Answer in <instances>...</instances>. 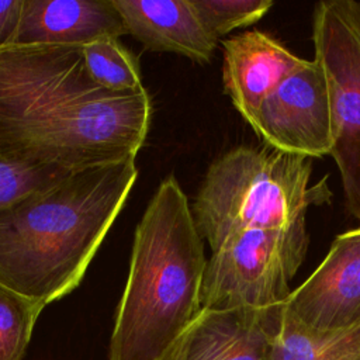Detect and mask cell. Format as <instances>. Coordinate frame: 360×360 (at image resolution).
<instances>
[{
	"mask_svg": "<svg viewBox=\"0 0 360 360\" xmlns=\"http://www.w3.org/2000/svg\"><path fill=\"white\" fill-rule=\"evenodd\" d=\"M127 32L146 49L208 63L218 39L202 25L191 0H114Z\"/></svg>",
	"mask_w": 360,
	"mask_h": 360,
	"instance_id": "12",
	"label": "cell"
},
{
	"mask_svg": "<svg viewBox=\"0 0 360 360\" xmlns=\"http://www.w3.org/2000/svg\"><path fill=\"white\" fill-rule=\"evenodd\" d=\"M145 87L111 91L80 45L0 46V158L76 172L135 159L149 131Z\"/></svg>",
	"mask_w": 360,
	"mask_h": 360,
	"instance_id": "1",
	"label": "cell"
},
{
	"mask_svg": "<svg viewBox=\"0 0 360 360\" xmlns=\"http://www.w3.org/2000/svg\"><path fill=\"white\" fill-rule=\"evenodd\" d=\"M45 308L0 283V360H22Z\"/></svg>",
	"mask_w": 360,
	"mask_h": 360,
	"instance_id": "15",
	"label": "cell"
},
{
	"mask_svg": "<svg viewBox=\"0 0 360 360\" xmlns=\"http://www.w3.org/2000/svg\"><path fill=\"white\" fill-rule=\"evenodd\" d=\"M136 177L135 159L98 165L0 210V283L45 307L72 292Z\"/></svg>",
	"mask_w": 360,
	"mask_h": 360,
	"instance_id": "2",
	"label": "cell"
},
{
	"mask_svg": "<svg viewBox=\"0 0 360 360\" xmlns=\"http://www.w3.org/2000/svg\"><path fill=\"white\" fill-rule=\"evenodd\" d=\"M274 149L322 158L332 148V105L323 68L302 60L259 105L249 124Z\"/></svg>",
	"mask_w": 360,
	"mask_h": 360,
	"instance_id": "7",
	"label": "cell"
},
{
	"mask_svg": "<svg viewBox=\"0 0 360 360\" xmlns=\"http://www.w3.org/2000/svg\"><path fill=\"white\" fill-rule=\"evenodd\" d=\"M283 307L311 329L360 322V226L336 236L321 264L291 291Z\"/></svg>",
	"mask_w": 360,
	"mask_h": 360,
	"instance_id": "8",
	"label": "cell"
},
{
	"mask_svg": "<svg viewBox=\"0 0 360 360\" xmlns=\"http://www.w3.org/2000/svg\"><path fill=\"white\" fill-rule=\"evenodd\" d=\"M311 173V158L267 145L228 150L211 163L191 205L201 238L214 252L239 231L288 226L328 204V179L309 184Z\"/></svg>",
	"mask_w": 360,
	"mask_h": 360,
	"instance_id": "4",
	"label": "cell"
},
{
	"mask_svg": "<svg viewBox=\"0 0 360 360\" xmlns=\"http://www.w3.org/2000/svg\"><path fill=\"white\" fill-rule=\"evenodd\" d=\"M271 360H360V322L336 329H311L277 308Z\"/></svg>",
	"mask_w": 360,
	"mask_h": 360,
	"instance_id": "13",
	"label": "cell"
},
{
	"mask_svg": "<svg viewBox=\"0 0 360 360\" xmlns=\"http://www.w3.org/2000/svg\"><path fill=\"white\" fill-rule=\"evenodd\" d=\"M315 59L328 79L332 148L345 205L360 222V1H319L312 15Z\"/></svg>",
	"mask_w": 360,
	"mask_h": 360,
	"instance_id": "6",
	"label": "cell"
},
{
	"mask_svg": "<svg viewBox=\"0 0 360 360\" xmlns=\"http://www.w3.org/2000/svg\"><path fill=\"white\" fill-rule=\"evenodd\" d=\"M24 0H0V46L11 44L18 28Z\"/></svg>",
	"mask_w": 360,
	"mask_h": 360,
	"instance_id": "17",
	"label": "cell"
},
{
	"mask_svg": "<svg viewBox=\"0 0 360 360\" xmlns=\"http://www.w3.org/2000/svg\"><path fill=\"white\" fill-rule=\"evenodd\" d=\"M91 77L111 91H135L142 89L138 58L118 38H105L83 46Z\"/></svg>",
	"mask_w": 360,
	"mask_h": 360,
	"instance_id": "14",
	"label": "cell"
},
{
	"mask_svg": "<svg viewBox=\"0 0 360 360\" xmlns=\"http://www.w3.org/2000/svg\"><path fill=\"white\" fill-rule=\"evenodd\" d=\"M280 305L201 309L167 360H271L273 323Z\"/></svg>",
	"mask_w": 360,
	"mask_h": 360,
	"instance_id": "9",
	"label": "cell"
},
{
	"mask_svg": "<svg viewBox=\"0 0 360 360\" xmlns=\"http://www.w3.org/2000/svg\"><path fill=\"white\" fill-rule=\"evenodd\" d=\"M224 90L248 124L262 101L304 59L262 31H246L222 42Z\"/></svg>",
	"mask_w": 360,
	"mask_h": 360,
	"instance_id": "10",
	"label": "cell"
},
{
	"mask_svg": "<svg viewBox=\"0 0 360 360\" xmlns=\"http://www.w3.org/2000/svg\"><path fill=\"white\" fill-rule=\"evenodd\" d=\"M128 34L114 0H24L11 44L80 45Z\"/></svg>",
	"mask_w": 360,
	"mask_h": 360,
	"instance_id": "11",
	"label": "cell"
},
{
	"mask_svg": "<svg viewBox=\"0 0 360 360\" xmlns=\"http://www.w3.org/2000/svg\"><path fill=\"white\" fill-rule=\"evenodd\" d=\"M307 248V215L288 226L249 228L231 235L207 260L201 309H266L284 304Z\"/></svg>",
	"mask_w": 360,
	"mask_h": 360,
	"instance_id": "5",
	"label": "cell"
},
{
	"mask_svg": "<svg viewBox=\"0 0 360 360\" xmlns=\"http://www.w3.org/2000/svg\"><path fill=\"white\" fill-rule=\"evenodd\" d=\"M202 25L217 39L263 18L271 0H191Z\"/></svg>",
	"mask_w": 360,
	"mask_h": 360,
	"instance_id": "16",
	"label": "cell"
},
{
	"mask_svg": "<svg viewBox=\"0 0 360 360\" xmlns=\"http://www.w3.org/2000/svg\"><path fill=\"white\" fill-rule=\"evenodd\" d=\"M207 259L174 176L160 181L136 225L108 360H167L201 311Z\"/></svg>",
	"mask_w": 360,
	"mask_h": 360,
	"instance_id": "3",
	"label": "cell"
}]
</instances>
